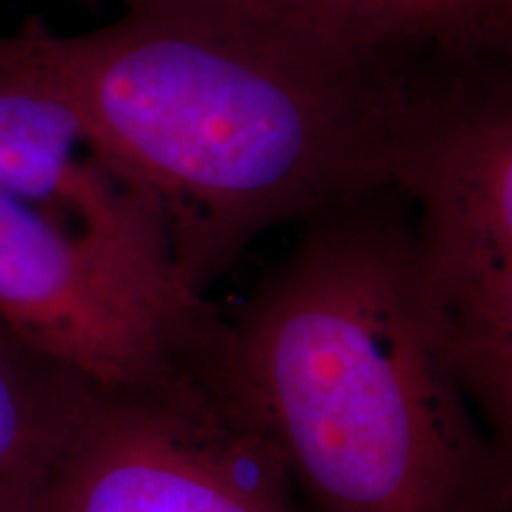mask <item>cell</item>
<instances>
[{"label": "cell", "mask_w": 512, "mask_h": 512, "mask_svg": "<svg viewBox=\"0 0 512 512\" xmlns=\"http://www.w3.org/2000/svg\"><path fill=\"white\" fill-rule=\"evenodd\" d=\"M60 36L31 19L17 55L79 114L95 157L162 228L195 297L256 238L382 188L434 83L292 0H121Z\"/></svg>", "instance_id": "6da1fadb"}, {"label": "cell", "mask_w": 512, "mask_h": 512, "mask_svg": "<svg viewBox=\"0 0 512 512\" xmlns=\"http://www.w3.org/2000/svg\"><path fill=\"white\" fill-rule=\"evenodd\" d=\"M302 223L192 366L275 446L306 512H512V448L441 356L408 197L382 188Z\"/></svg>", "instance_id": "7a4b0ae2"}, {"label": "cell", "mask_w": 512, "mask_h": 512, "mask_svg": "<svg viewBox=\"0 0 512 512\" xmlns=\"http://www.w3.org/2000/svg\"><path fill=\"white\" fill-rule=\"evenodd\" d=\"M463 74L427 91L394 188L415 209V273L444 363L512 448V102L505 83Z\"/></svg>", "instance_id": "3957f363"}, {"label": "cell", "mask_w": 512, "mask_h": 512, "mask_svg": "<svg viewBox=\"0 0 512 512\" xmlns=\"http://www.w3.org/2000/svg\"><path fill=\"white\" fill-rule=\"evenodd\" d=\"M219 311L169 261L69 228L0 192V325L98 389L176 370Z\"/></svg>", "instance_id": "277c9868"}, {"label": "cell", "mask_w": 512, "mask_h": 512, "mask_svg": "<svg viewBox=\"0 0 512 512\" xmlns=\"http://www.w3.org/2000/svg\"><path fill=\"white\" fill-rule=\"evenodd\" d=\"M36 512H306L285 460L190 358L98 389Z\"/></svg>", "instance_id": "5b68a950"}, {"label": "cell", "mask_w": 512, "mask_h": 512, "mask_svg": "<svg viewBox=\"0 0 512 512\" xmlns=\"http://www.w3.org/2000/svg\"><path fill=\"white\" fill-rule=\"evenodd\" d=\"M0 192L171 264L155 216L100 164L79 114L17 55L10 36H0Z\"/></svg>", "instance_id": "8992f818"}, {"label": "cell", "mask_w": 512, "mask_h": 512, "mask_svg": "<svg viewBox=\"0 0 512 512\" xmlns=\"http://www.w3.org/2000/svg\"><path fill=\"white\" fill-rule=\"evenodd\" d=\"M98 387L0 325V512H36Z\"/></svg>", "instance_id": "52a82bcc"}, {"label": "cell", "mask_w": 512, "mask_h": 512, "mask_svg": "<svg viewBox=\"0 0 512 512\" xmlns=\"http://www.w3.org/2000/svg\"><path fill=\"white\" fill-rule=\"evenodd\" d=\"M377 46L479 60L508 38L512 0H292Z\"/></svg>", "instance_id": "ba28073f"}, {"label": "cell", "mask_w": 512, "mask_h": 512, "mask_svg": "<svg viewBox=\"0 0 512 512\" xmlns=\"http://www.w3.org/2000/svg\"><path fill=\"white\" fill-rule=\"evenodd\" d=\"M79 3H86V5H98L102 0H79Z\"/></svg>", "instance_id": "9c48e42d"}]
</instances>
